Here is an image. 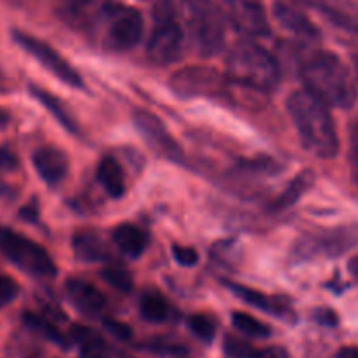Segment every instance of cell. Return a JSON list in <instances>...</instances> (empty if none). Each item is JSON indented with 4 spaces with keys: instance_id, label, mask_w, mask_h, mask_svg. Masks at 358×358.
Here are the masks:
<instances>
[{
    "instance_id": "6da1fadb",
    "label": "cell",
    "mask_w": 358,
    "mask_h": 358,
    "mask_svg": "<svg viewBox=\"0 0 358 358\" xmlns=\"http://www.w3.org/2000/svg\"><path fill=\"white\" fill-rule=\"evenodd\" d=\"M304 90L320 98L327 107L350 108L357 103L358 84L352 70L338 55L315 49L304 55L299 63Z\"/></svg>"
},
{
    "instance_id": "7a4b0ae2",
    "label": "cell",
    "mask_w": 358,
    "mask_h": 358,
    "mask_svg": "<svg viewBox=\"0 0 358 358\" xmlns=\"http://www.w3.org/2000/svg\"><path fill=\"white\" fill-rule=\"evenodd\" d=\"M287 110L296 124L303 145L320 159H332L339 150L334 117L327 105L308 90H297L287 98Z\"/></svg>"
},
{
    "instance_id": "3957f363",
    "label": "cell",
    "mask_w": 358,
    "mask_h": 358,
    "mask_svg": "<svg viewBox=\"0 0 358 358\" xmlns=\"http://www.w3.org/2000/svg\"><path fill=\"white\" fill-rule=\"evenodd\" d=\"M226 79L252 93H268L278 84L280 66L275 56L254 41H240L226 59Z\"/></svg>"
},
{
    "instance_id": "277c9868",
    "label": "cell",
    "mask_w": 358,
    "mask_h": 358,
    "mask_svg": "<svg viewBox=\"0 0 358 358\" xmlns=\"http://www.w3.org/2000/svg\"><path fill=\"white\" fill-rule=\"evenodd\" d=\"M184 49V30L177 21L173 0H159L154 7V28L147 42V56L156 65L175 63Z\"/></svg>"
},
{
    "instance_id": "5b68a950",
    "label": "cell",
    "mask_w": 358,
    "mask_h": 358,
    "mask_svg": "<svg viewBox=\"0 0 358 358\" xmlns=\"http://www.w3.org/2000/svg\"><path fill=\"white\" fill-rule=\"evenodd\" d=\"M196 48L203 56H215L226 38V14L215 0H184Z\"/></svg>"
},
{
    "instance_id": "8992f818",
    "label": "cell",
    "mask_w": 358,
    "mask_h": 358,
    "mask_svg": "<svg viewBox=\"0 0 358 358\" xmlns=\"http://www.w3.org/2000/svg\"><path fill=\"white\" fill-rule=\"evenodd\" d=\"M0 254L31 276L51 278L56 275L55 261L42 245L7 227H0Z\"/></svg>"
},
{
    "instance_id": "52a82bcc",
    "label": "cell",
    "mask_w": 358,
    "mask_h": 358,
    "mask_svg": "<svg viewBox=\"0 0 358 358\" xmlns=\"http://www.w3.org/2000/svg\"><path fill=\"white\" fill-rule=\"evenodd\" d=\"M358 245V226L334 227L320 233L306 234L294 247L299 261L317 257H338Z\"/></svg>"
},
{
    "instance_id": "ba28073f",
    "label": "cell",
    "mask_w": 358,
    "mask_h": 358,
    "mask_svg": "<svg viewBox=\"0 0 358 358\" xmlns=\"http://www.w3.org/2000/svg\"><path fill=\"white\" fill-rule=\"evenodd\" d=\"M107 16V44L115 51H129L143 37V16L138 9L122 3H108L105 7Z\"/></svg>"
},
{
    "instance_id": "9c48e42d",
    "label": "cell",
    "mask_w": 358,
    "mask_h": 358,
    "mask_svg": "<svg viewBox=\"0 0 358 358\" xmlns=\"http://www.w3.org/2000/svg\"><path fill=\"white\" fill-rule=\"evenodd\" d=\"M13 38L21 49H24L30 56H34L45 70H49L52 76L58 77L63 84L76 87V90H83L84 80L80 73L52 45H49L42 38H37L34 35L27 34V31L20 30L13 31Z\"/></svg>"
},
{
    "instance_id": "30bf717a",
    "label": "cell",
    "mask_w": 358,
    "mask_h": 358,
    "mask_svg": "<svg viewBox=\"0 0 358 358\" xmlns=\"http://www.w3.org/2000/svg\"><path fill=\"white\" fill-rule=\"evenodd\" d=\"M229 83L226 77H220L213 70L205 66H187L171 77V87L175 93L184 96H196V94H219L227 90Z\"/></svg>"
},
{
    "instance_id": "8fae6325",
    "label": "cell",
    "mask_w": 358,
    "mask_h": 358,
    "mask_svg": "<svg viewBox=\"0 0 358 358\" xmlns=\"http://www.w3.org/2000/svg\"><path fill=\"white\" fill-rule=\"evenodd\" d=\"M133 121H135L136 129L140 135L145 138V142L156 150L159 156L166 157L170 161H180L184 157L182 147L178 145L177 140L173 138L166 126L159 121L154 114L147 110H136L133 114Z\"/></svg>"
},
{
    "instance_id": "7c38bea8",
    "label": "cell",
    "mask_w": 358,
    "mask_h": 358,
    "mask_svg": "<svg viewBox=\"0 0 358 358\" xmlns=\"http://www.w3.org/2000/svg\"><path fill=\"white\" fill-rule=\"evenodd\" d=\"M222 10L231 23L248 37L269 34V21L257 0H222Z\"/></svg>"
},
{
    "instance_id": "4fadbf2b",
    "label": "cell",
    "mask_w": 358,
    "mask_h": 358,
    "mask_svg": "<svg viewBox=\"0 0 358 358\" xmlns=\"http://www.w3.org/2000/svg\"><path fill=\"white\" fill-rule=\"evenodd\" d=\"M327 17L336 27L358 34V0H301Z\"/></svg>"
},
{
    "instance_id": "5bb4252c",
    "label": "cell",
    "mask_w": 358,
    "mask_h": 358,
    "mask_svg": "<svg viewBox=\"0 0 358 358\" xmlns=\"http://www.w3.org/2000/svg\"><path fill=\"white\" fill-rule=\"evenodd\" d=\"M273 13H275L276 21L297 37L304 38V41H317L320 37V31L315 27L313 21L292 2L276 0L275 6H273Z\"/></svg>"
},
{
    "instance_id": "9a60e30c",
    "label": "cell",
    "mask_w": 358,
    "mask_h": 358,
    "mask_svg": "<svg viewBox=\"0 0 358 358\" xmlns=\"http://www.w3.org/2000/svg\"><path fill=\"white\" fill-rule=\"evenodd\" d=\"M31 161L38 177L48 185H58L69 173V159L56 147H41L34 152Z\"/></svg>"
},
{
    "instance_id": "2e32d148",
    "label": "cell",
    "mask_w": 358,
    "mask_h": 358,
    "mask_svg": "<svg viewBox=\"0 0 358 358\" xmlns=\"http://www.w3.org/2000/svg\"><path fill=\"white\" fill-rule=\"evenodd\" d=\"M65 290L69 301L80 313L94 317V315H100L105 310V304L107 303H105L103 294L94 285L84 282V280L70 278L65 283Z\"/></svg>"
},
{
    "instance_id": "e0dca14e",
    "label": "cell",
    "mask_w": 358,
    "mask_h": 358,
    "mask_svg": "<svg viewBox=\"0 0 358 358\" xmlns=\"http://www.w3.org/2000/svg\"><path fill=\"white\" fill-rule=\"evenodd\" d=\"M233 294H236L243 303L250 304V306L257 308V310L264 311V313L275 315V317L289 318L292 317V308L289 303L282 299V297L268 296L264 292H259L255 289H248V287L238 285V283H229Z\"/></svg>"
},
{
    "instance_id": "ac0fdd59",
    "label": "cell",
    "mask_w": 358,
    "mask_h": 358,
    "mask_svg": "<svg viewBox=\"0 0 358 358\" xmlns=\"http://www.w3.org/2000/svg\"><path fill=\"white\" fill-rule=\"evenodd\" d=\"M112 240L119 250L128 257H140L149 245V236L143 229L133 224H121L112 231Z\"/></svg>"
},
{
    "instance_id": "d6986e66",
    "label": "cell",
    "mask_w": 358,
    "mask_h": 358,
    "mask_svg": "<svg viewBox=\"0 0 358 358\" xmlns=\"http://www.w3.org/2000/svg\"><path fill=\"white\" fill-rule=\"evenodd\" d=\"M96 178L110 198L119 199L124 196V173H122V168L117 159H114L112 156L103 157L96 168Z\"/></svg>"
},
{
    "instance_id": "ffe728a7",
    "label": "cell",
    "mask_w": 358,
    "mask_h": 358,
    "mask_svg": "<svg viewBox=\"0 0 358 358\" xmlns=\"http://www.w3.org/2000/svg\"><path fill=\"white\" fill-rule=\"evenodd\" d=\"M72 338L80 346L84 358H108V346L105 339L93 329L73 325Z\"/></svg>"
},
{
    "instance_id": "44dd1931",
    "label": "cell",
    "mask_w": 358,
    "mask_h": 358,
    "mask_svg": "<svg viewBox=\"0 0 358 358\" xmlns=\"http://www.w3.org/2000/svg\"><path fill=\"white\" fill-rule=\"evenodd\" d=\"M73 252L79 259L86 262H96L107 259V248L100 236L90 231H83L73 236Z\"/></svg>"
},
{
    "instance_id": "7402d4cb",
    "label": "cell",
    "mask_w": 358,
    "mask_h": 358,
    "mask_svg": "<svg viewBox=\"0 0 358 358\" xmlns=\"http://www.w3.org/2000/svg\"><path fill=\"white\" fill-rule=\"evenodd\" d=\"M30 91H31V94H34V96L37 98V100L41 101V103L44 105L49 112H51L52 117H55L56 121H58L59 124L66 129V131H70V133L77 131V126H76V121H73V117L69 114V110H66L65 105H63L62 101L55 96V94L48 93V91L41 90V87H35V86H31Z\"/></svg>"
},
{
    "instance_id": "603a6c76",
    "label": "cell",
    "mask_w": 358,
    "mask_h": 358,
    "mask_svg": "<svg viewBox=\"0 0 358 358\" xmlns=\"http://www.w3.org/2000/svg\"><path fill=\"white\" fill-rule=\"evenodd\" d=\"M313 182H315L313 171H303V173H299L292 182H290L289 187L280 194V198L276 199L273 208L285 210L289 208V206H292L294 203H297L301 198H303V194H306V192L310 191Z\"/></svg>"
},
{
    "instance_id": "cb8c5ba5",
    "label": "cell",
    "mask_w": 358,
    "mask_h": 358,
    "mask_svg": "<svg viewBox=\"0 0 358 358\" xmlns=\"http://www.w3.org/2000/svg\"><path fill=\"white\" fill-rule=\"evenodd\" d=\"M23 320L28 327L34 329L35 332H38L41 336H44L45 339L52 341L55 345L63 346V348H66V346L70 345V341L66 339V336L63 334V332L59 331V329L56 327L52 322L45 320V318L38 317V315H35V313H24Z\"/></svg>"
},
{
    "instance_id": "d4e9b609",
    "label": "cell",
    "mask_w": 358,
    "mask_h": 358,
    "mask_svg": "<svg viewBox=\"0 0 358 358\" xmlns=\"http://www.w3.org/2000/svg\"><path fill=\"white\" fill-rule=\"evenodd\" d=\"M231 322H233V327L238 332L248 336V338H269L271 336V329L268 325L262 324L261 320L254 318L252 315L243 313V311H234L231 315Z\"/></svg>"
},
{
    "instance_id": "484cf974",
    "label": "cell",
    "mask_w": 358,
    "mask_h": 358,
    "mask_svg": "<svg viewBox=\"0 0 358 358\" xmlns=\"http://www.w3.org/2000/svg\"><path fill=\"white\" fill-rule=\"evenodd\" d=\"M168 303L157 294H145L140 301V315L150 324H161L168 318Z\"/></svg>"
},
{
    "instance_id": "4316f807",
    "label": "cell",
    "mask_w": 358,
    "mask_h": 358,
    "mask_svg": "<svg viewBox=\"0 0 358 358\" xmlns=\"http://www.w3.org/2000/svg\"><path fill=\"white\" fill-rule=\"evenodd\" d=\"M100 275L112 289L119 290V292H129L133 289L131 273L121 266H107L105 269H101Z\"/></svg>"
},
{
    "instance_id": "83f0119b",
    "label": "cell",
    "mask_w": 358,
    "mask_h": 358,
    "mask_svg": "<svg viewBox=\"0 0 358 358\" xmlns=\"http://www.w3.org/2000/svg\"><path fill=\"white\" fill-rule=\"evenodd\" d=\"M187 325L189 329H191L192 334H194L198 339H201V341L210 343L213 338H215V332H217L215 322H213L208 315H203V313L192 315V317H189Z\"/></svg>"
},
{
    "instance_id": "f1b7e54d",
    "label": "cell",
    "mask_w": 358,
    "mask_h": 358,
    "mask_svg": "<svg viewBox=\"0 0 358 358\" xmlns=\"http://www.w3.org/2000/svg\"><path fill=\"white\" fill-rule=\"evenodd\" d=\"M224 350L231 358H254L255 355L254 346L238 338H226Z\"/></svg>"
},
{
    "instance_id": "f546056e",
    "label": "cell",
    "mask_w": 358,
    "mask_h": 358,
    "mask_svg": "<svg viewBox=\"0 0 358 358\" xmlns=\"http://www.w3.org/2000/svg\"><path fill=\"white\" fill-rule=\"evenodd\" d=\"M20 294V287L14 282L13 278L6 275H0V308L7 306L9 303H13L14 299Z\"/></svg>"
},
{
    "instance_id": "4dcf8cb0",
    "label": "cell",
    "mask_w": 358,
    "mask_h": 358,
    "mask_svg": "<svg viewBox=\"0 0 358 358\" xmlns=\"http://www.w3.org/2000/svg\"><path fill=\"white\" fill-rule=\"evenodd\" d=\"M350 164L353 180L358 185V117L350 126Z\"/></svg>"
},
{
    "instance_id": "1f68e13d",
    "label": "cell",
    "mask_w": 358,
    "mask_h": 358,
    "mask_svg": "<svg viewBox=\"0 0 358 358\" xmlns=\"http://www.w3.org/2000/svg\"><path fill=\"white\" fill-rule=\"evenodd\" d=\"M173 257L178 264L185 266V268L196 266L199 261V255H198V252H196V248L182 247V245H175L173 247Z\"/></svg>"
},
{
    "instance_id": "d6a6232c",
    "label": "cell",
    "mask_w": 358,
    "mask_h": 358,
    "mask_svg": "<svg viewBox=\"0 0 358 358\" xmlns=\"http://www.w3.org/2000/svg\"><path fill=\"white\" fill-rule=\"evenodd\" d=\"M103 325H105V329H107V331L114 336V338L122 339V341H128L133 334L131 329H129L128 325L122 324V322H119V320H114V318H108V320H105Z\"/></svg>"
},
{
    "instance_id": "836d02e7",
    "label": "cell",
    "mask_w": 358,
    "mask_h": 358,
    "mask_svg": "<svg viewBox=\"0 0 358 358\" xmlns=\"http://www.w3.org/2000/svg\"><path fill=\"white\" fill-rule=\"evenodd\" d=\"M16 166H17L16 157H14L9 150H6L0 147V170L10 171V170H14Z\"/></svg>"
},
{
    "instance_id": "e575fe53",
    "label": "cell",
    "mask_w": 358,
    "mask_h": 358,
    "mask_svg": "<svg viewBox=\"0 0 358 358\" xmlns=\"http://www.w3.org/2000/svg\"><path fill=\"white\" fill-rule=\"evenodd\" d=\"M254 358H287V353L283 352L282 348H276V346H271V348L255 350Z\"/></svg>"
},
{
    "instance_id": "d590c367",
    "label": "cell",
    "mask_w": 358,
    "mask_h": 358,
    "mask_svg": "<svg viewBox=\"0 0 358 358\" xmlns=\"http://www.w3.org/2000/svg\"><path fill=\"white\" fill-rule=\"evenodd\" d=\"M334 358H358V348L357 346H345L336 353Z\"/></svg>"
},
{
    "instance_id": "8d00e7d4",
    "label": "cell",
    "mask_w": 358,
    "mask_h": 358,
    "mask_svg": "<svg viewBox=\"0 0 358 358\" xmlns=\"http://www.w3.org/2000/svg\"><path fill=\"white\" fill-rule=\"evenodd\" d=\"M318 320L324 322V324L334 325L336 324V315L332 313V311H329V310L318 311Z\"/></svg>"
},
{
    "instance_id": "74e56055",
    "label": "cell",
    "mask_w": 358,
    "mask_h": 358,
    "mask_svg": "<svg viewBox=\"0 0 358 358\" xmlns=\"http://www.w3.org/2000/svg\"><path fill=\"white\" fill-rule=\"evenodd\" d=\"M350 271H352V275L355 276V280L358 282V257L352 259V262H350Z\"/></svg>"
},
{
    "instance_id": "f35d334b",
    "label": "cell",
    "mask_w": 358,
    "mask_h": 358,
    "mask_svg": "<svg viewBox=\"0 0 358 358\" xmlns=\"http://www.w3.org/2000/svg\"><path fill=\"white\" fill-rule=\"evenodd\" d=\"M7 122H9V115H7V112L0 110V128H3Z\"/></svg>"
},
{
    "instance_id": "ab89813d",
    "label": "cell",
    "mask_w": 358,
    "mask_h": 358,
    "mask_svg": "<svg viewBox=\"0 0 358 358\" xmlns=\"http://www.w3.org/2000/svg\"><path fill=\"white\" fill-rule=\"evenodd\" d=\"M355 66H357V73H358V51H357V55H355Z\"/></svg>"
}]
</instances>
